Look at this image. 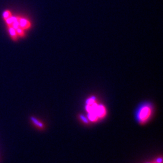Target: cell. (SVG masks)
I'll use <instances>...</instances> for the list:
<instances>
[{
	"label": "cell",
	"instance_id": "cell-1",
	"mask_svg": "<svg viewBox=\"0 0 163 163\" xmlns=\"http://www.w3.org/2000/svg\"><path fill=\"white\" fill-rule=\"evenodd\" d=\"M1 17L9 38L14 42L24 38L32 27V21L28 17L15 14L10 9H5Z\"/></svg>",
	"mask_w": 163,
	"mask_h": 163
},
{
	"label": "cell",
	"instance_id": "cell-2",
	"mask_svg": "<svg viewBox=\"0 0 163 163\" xmlns=\"http://www.w3.org/2000/svg\"><path fill=\"white\" fill-rule=\"evenodd\" d=\"M152 113V109L150 104H145L142 106L137 113V119L140 123L146 122L150 117Z\"/></svg>",
	"mask_w": 163,
	"mask_h": 163
},
{
	"label": "cell",
	"instance_id": "cell-3",
	"mask_svg": "<svg viewBox=\"0 0 163 163\" xmlns=\"http://www.w3.org/2000/svg\"><path fill=\"white\" fill-rule=\"evenodd\" d=\"M94 113L97 116L99 119H103L106 116V108L102 104H97Z\"/></svg>",
	"mask_w": 163,
	"mask_h": 163
},
{
	"label": "cell",
	"instance_id": "cell-4",
	"mask_svg": "<svg viewBox=\"0 0 163 163\" xmlns=\"http://www.w3.org/2000/svg\"><path fill=\"white\" fill-rule=\"evenodd\" d=\"M31 120L33 122V123L36 125L38 127L42 129L44 127V124L42 123H41V122H39L38 120H37L36 118L35 117H31Z\"/></svg>",
	"mask_w": 163,
	"mask_h": 163
},
{
	"label": "cell",
	"instance_id": "cell-5",
	"mask_svg": "<svg viewBox=\"0 0 163 163\" xmlns=\"http://www.w3.org/2000/svg\"><path fill=\"white\" fill-rule=\"evenodd\" d=\"M88 119L93 122H97L98 120H99V117H97V116L94 114V113H88Z\"/></svg>",
	"mask_w": 163,
	"mask_h": 163
},
{
	"label": "cell",
	"instance_id": "cell-6",
	"mask_svg": "<svg viewBox=\"0 0 163 163\" xmlns=\"http://www.w3.org/2000/svg\"><path fill=\"white\" fill-rule=\"evenodd\" d=\"M96 97H90L89 99H88V100H87V104H91L93 103H94V102H96Z\"/></svg>",
	"mask_w": 163,
	"mask_h": 163
},
{
	"label": "cell",
	"instance_id": "cell-7",
	"mask_svg": "<svg viewBox=\"0 0 163 163\" xmlns=\"http://www.w3.org/2000/svg\"><path fill=\"white\" fill-rule=\"evenodd\" d=\"M80 118L81 120L82 121V122H84V123H88V121L87 119H86V117H85L84 116H82V115L80 116Z\"/></svg>",
	"mask_w": 163,
	"mask_h": 163
},
{
	"label": "cell",
	"instance_id": "cell-8",
	"mask_svg": "<svg viewBox=\"0 0 163 163\" xmlns=\"http://www.w3.org/2000/svg\"><path fill=\"white\" fill-rule=\"evenodd\" d=\"M156 162H157V163H161V162H162V158H160L157 159Z\"/></svg>",
	"mask_w": 163,
	"mask_h": 163
}]
</instances>
